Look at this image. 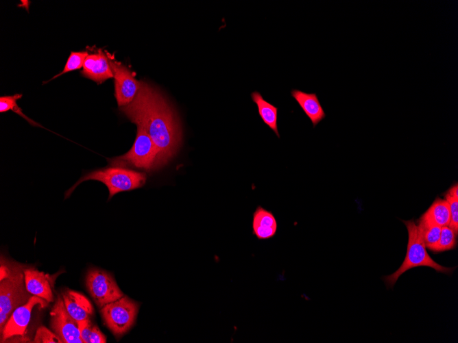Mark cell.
<instances>
[{
    "mask_svg": "<svg viewBox=\"0 0 458 343\" xmlns=\"http://www.w3.org/2000/svg\"><path fill=\"white\" fill-rule=\"evenodd\" d=\"M86 285L95 303L100 308L124 296L113 277L102 270H90L86 276Z\"/></svg>",
    "mask_w": 458,
    "mask_h": 343,
    "instance_id": "cell-7",
    "label": "cell"
},
{
    "mask_svg": "<svg viewBox=\"0 0 458 343\" xmlns=\"http://www.w3.org/2000/svg\"><path fill=\"white\" fill-rule=\"evenodd\" d=\"M25 283L27 291L48 303L53 301L49 276L33 268H24Z\"/></svg>",
    "mask_w": 458,
    "mask_h": 343,
    "instance_id": "cell-14",
    "label": "cell"
},
{
    "mask_svg": "<svg viewBox=\"0 0 458 343\" xmlns=\"http://www.w3.org/2000/svg\"><path fill=\"white\" fill-rule=\"evenodd\" d=\"M51 327L64 343H84L80 335L78 322L68 313L62 297L58 296L50 312Z\"/></svg>",
    "mask_w": 458,
    "mask_h": 343,
    "instance_id": "cell-9",
    "label": "cell"
},
{
    "mask_svg": "<svg viewBox=\"0 0 458 343\" xmlns=\"http://www.w3.org/2000/svg\"><path fill=\"white\" fill-rule=\"evenodd\" d=\"M138 305L127 296L110 303L101 308V314L107 327L116 337L127 333L134 324Z\"/></svg>",
    "mask_w": 458,
    "mask_h": 343,
    "instance_id": "cell-6",
    "label": "cell"
},
{
    "mask_svg": "<svg viewBox=\"0 0 458 343\" xmlns=\"http://www.w3.org/2000/svg\"><path fill=\"white\" fill-rule=\"evenodd\" d=\"M408 231L407 253L403 262L394 273L384 277L387 288H392L398 278L407 270L418 266L431 267L437 272L450 275L455 268L443 266L428 254L421 233L414 220H403Z\"/></svg>",
    "mask_w": 458,
    "mask_h": 343,
    "instance_id": "cell-3",
    "label": "cell"
},
{
    "mask_svg": "<svg viewBox=\"0 0 458 343\" xmlns=\"http://www.w3.org/2000/svg\"><path fill=\"white\" fill-rule=\"evenodd\" d=\"M81 338L84 343H105L106 338L100 329L94 325L90 318L78 321Z\"/></svg>",
    "mask_w": 458,
    "mask_h": 343,
    "instance_id": "cell-19",
    "label": "cell"
},
{
    "mask_svg": "<svg viewBox=\"0 0 458 343\" xmlns=\"http://www.w3.org/2000/svg\"><path fill=\"white\" fill-rule=\"evenodd\" d=\"M82 68V75L97 84H101L106 79L113 77L108 52L101 49L88 53Z\"/></svg>",
    "mask_w": 458,
    "mask_h": 343,
    "instance_id": "cell-11",
    "label": "cell"
},
{
    "mask_svg": "<svg viewBox=\"0 0 458 343\" xmlns=\"http://www.w3.org/2000/svg\"><path fill=\"white\" fill-rule=\"evenodd\" d=\"M33 295L27 290L24 268L1 264L0 280V329L2 331L12 312L25 304Z\"/></svg>",
    "mask_w": 458,
    "mask_h": 343,
    "instance_id": "cell-4",
    "label": "cell"
},
{
    "mask_svg": "<svg viewBox=\"0 0 458 343\" xmlns=\"http://www.w3.org/2000/svg\"><path fill=\"white\" fill-rule=\"evenodd\" d=\"M417 225L426 248L433 251L439 241L442 227L429 221L422 216L418 220Z\"/></svg>",
    "mask_w": 458,
    "mask_h": 343,
    "instance_id": "cell-18",
    "label": "cell"
},
{
    "mask_svg": "<svg viewBox=\"0 0 458 343\" xmlns=\"http://www.w3.org/2000/svg\"><path fill=\"white\" fill-rule=\"evenodd\" d=\"M47 301L39 296L33 295L24 305L17 307L7 320L2 331L1 342L14 336H22L30 321L32 311L36 305L41 308L47 305Z\"/></svg>",
    "mask_w": 458,
    "mask_h": 343,
    "instance_id": "cell-10",
    "label": "cell"
},
{
    "mask_svg": "<svg viewBox=\"0 0 458 343\" xmlns=\"http://www.w3.org/2000/svg\"><path fill=\"white\" fill-rule=\"evenodd\" d=\"M277 229V220L273 213L258 206L252 217L253 234L259 240H267L276 235Z\"/></svg>",
    "mask_w": 458,
    "mask_h": 343,
    "instance_id": "cell-15",
    "label": "cell"
},
{
    "mask_svg": "<svg viewBox=\"0 0 458 343\" xmlns=\"http://www.w3.org/2000/svg\"><path fill=\"white\" fill-rule=\"evenodd\" d=\"M251 98L257 106L258 114L263 122L280 138V136L278 127V108L265 100L258 91L252 92L251 93Z\"/></svg>",
    "mask_w": 458,
    "mask_h": 343,
    "instance_id": "cell-16",
    "label": "cell"
},
{
    "mask_svg": "<svg viewBox=\"0 0 458 343\" xmlns=\"http://www.w3.org/2000/svg\"><path fill=\"white\" fill-rule=\"evenodd\" d=\"M88 55V52L87 51H71L63 70L60 73L53 77L51 80L56 79L63 74L81 68L83 66L84 62Z\"/></svg>",
    "mask_w": 458,
    "mask_h": 343,
    "instance_id": "cell-23",
    "label": "cell"
},
{
    "mask_svg": "<svg viewBox=\"0 0 458 343\" xmlns=\"http://www.w3.org/2000/svg\"><path fill=\"white\" fill-rule=\"evenodd\" d=\"M147 179L145 173L132 168L111 166L86 173L65 193L69 197L75 188L81 183L95 180L103 183L109 191L108 200L119 192L130 191L143 187Z\"/></svg>",
    "mask_w": 458,
    "mask_h": 343,
    "instance_id": "cell-2",
    "label": "cell"
},
{
    "mask_svg": "<svg viewBox=\"0 0 458 343\" xmlns=\"http://www.w3.org/2000/svg\"><path fill=\"white\" fill-rule=\"evenodd\" d=\"M68 313L76 321H81L93 314V307L89 300L81 293L68 290L62 293Z\"/></svg>",
    "mask_w": 458,
    "mask_h": 343,
    "instance_id": "cell-13",
    "label": "cell"
},
{
    "mask_svg": "<svg viewBox=\"0 0 458 343\" xmlns=\"http://www.w3.org/2000/svg\"><path fill=\"white\" fill-rule=\"evenodd\" d=\"M422 216L441 227L448 226L450 212L448 201L445 199L436 198Z\"/></svg>",
    "mask_w": 458,
    "mask_h": 343,
    "instance_id": "cell-17",
    "label": "cell"
},
{
    "mask_svg": "<svg viewBox=\"0 0 458 343\" xmlns=\"http://www.w3.org/2000/svg\"><path fill=\"white\" fill-rule=\"evenodd\" d=\"M457 237V233L449 226L442 227L439 241L432 251L443 252L455 249Z\"/></svg>",
    "mask_w": 458,
    "mask_h": 343,
    "instance_id": "cell-22",
    "label": "cell"
},
{
    "mask_svg": "<svg viewBox=\"0 0 458 343\" xmlns=\"http://www.w3.org/2000/svg\"><path fill=\"white\" fill-rule=\"evenodd\" d=\"M445 199L448 201L450 212V221L448 226L457 233H458V186L455 183L447 191Z\"/></svg>",
    "mask_w": 458,
    "mask_h": 343,
    "instance_id": "cell-20",
    "label": "cell"
},
{
    "mask_svg": "<svg viewBox=\"0 0 458 343\" xmlns=\"http://www.w3.org/2000/svg\"><path fill=\"white\" fill-rule=\"evenodd\" d=\"M34 342L37 343H62V341L55 333L49 331L45 327H40L35 334Z\"/></svg>",
    "mask_w": 458,
    "mask_h": 343,
    "instance_id": "cell-24",
    "label": "cell"
},
{
    "mask_svg": "<svg viewBox=\"0 0 458 343\" xmlns=\"http://www.w3.org/2000/svg\"><path fill=\"white\" fill-rule=\"evenodd\" d=\"M290 92L291 97L310 119L313 127L325 118L326 113L316 93H307L298 89H292Z\"/></svg>",
    "mask_w": 458,
    "mask_h": 343,
    "instance_id": "cell-12",
    "label": "cell"
},
{
    "mask_svg": "<svg viewBox=\"0 0 458 343\" xmlns=\"http://www.w3.org/2000/svg\"><path fill=\"white\" fill-rule=\"evenodd\" d=\"M119 108L152 138L158 151V169L167 164L180 147L182 132L174 111L162 94L152 86L140 81L133 101Z\"/></svg>",
    "mask_w": 458,
    "mask_h": 343,
    "instance_id": "cell-1",
    "label": "cell"
},
{
    "mask_svg": "<svg viewBox=\"0 0 458 343\" xmlns=\"http://www.w3.org/2000/svg\"><path fill=\"white\" fill-rule=\"evenodd\" d=\"M158 151L152 138L137 126L136 136L132 148L125 154L108 159L111 166L141 169L150 172L157 168Z\"/></svg>",
    "mask_w": 458,
    "mask_h": 343,
    "instance_id": "cell-5",
    "label": "cell"
},
{
    "mask_svg": "<svg viewBox=\"0 0 458 343\" xmlns=\"http://www.w3.org/2000/svg\"><path fill=\"white\" fill-rule=\"evenodd\" d=\"M108 60L114 79V97L119 107L130 103L136 97L140 87L132 73L126 66L114 60L108 53Z\"/></svg>",
    "mask_w": 458,
    "mask_h": 343,
    "instance_id": "cell-8",
    "label": "cell"
},
{
    "mask_svg": "<svg viewBox=\"0 0 458 343\" xmlns=\"http://www.w3.org/2000/svg\"><path fill=\"white\" fill-rule=\"evenodd\" d=\"M22 97L21 94H14L13 95H6L0 97V112H6L9 110L19 114L21 117L27 120L32 125H38V123L29 118L25 115L21 107L17 104V101Z\"/></svg>",
    "mask_w": 458,
    "mask_h": 343,
    "instance_id": "cell-21",
    "label": "cell"
}]
</instances>
